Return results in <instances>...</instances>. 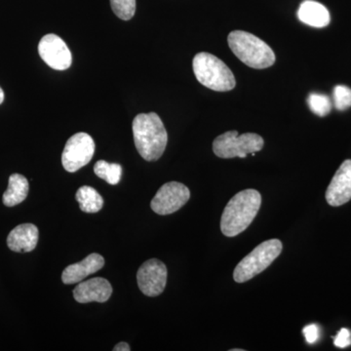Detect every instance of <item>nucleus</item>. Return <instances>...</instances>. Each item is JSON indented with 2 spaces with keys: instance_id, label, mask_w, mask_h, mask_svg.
<instances>
[{
  "instance_id": "nucleus-2",
  "label": "nucleus",
  "mask_w": 351,
  "mask_h": 351,
  "mask_svg": "<svg viewBox=\"0 0 351 351\" xmlns=\"http://www.w3.org/2000/svg\"><path fill=\"white\" fill-rule=\"evenodd\" d=\"M262 205V196L256 189H245L226 204L221 219V230L226 237H234L253 223Z\"/></svg>"
},
{
  "instance_id": "nucleus-12",
  "label": "nucleus",
  "mask_w": 351,
  "mask_h": 351,
  "mask_svg": "<svg viewBox=\"0 0 351 351\" xmlns=\"http://www.w3.org/2000/svg\"><path fill=\"white\" fill-rule=\"evenodd\" d=\"M112 294V285L103 277H96L80 283L73 290V297L75 301L80 304L106 302Z\"/></svg>"
},
{
  "instance_id": "nucleus-4",
  "label": "nucleus",
  "mask_w": 351,
  "mask_h": 351,
  "mask_svg": "<svg viewBox=\"0 0 351 351\" xmlns=\"http://www.w3.org/2000/svg\"><path fill=\"white\" fill-rule=\"evenodd\" d=\"M193 66L198 82L214 91H230L237 85L230 69L221 59L210 53L196 54L193 58Z\"/></svg>"
},
{
  "instance_id": "nucleus-24",
  "label": "nucleus",
  "mask_w": 351,
  "mask_h": 351,
  "mask_svg": "<svg viewBox=\"0 0 351 351\" xmlns=\"http://www.w3.org/2000/svg\"><path fill=\"white\" fill-rule=\"evenodd\" d=\"M130 346L127 343H119L113 348V351H130Z\"/></svg>"
},
{
  "instance_id": "nucleus-22",
  "label": "nucleus",
  "mask_w": 351,
  "mask_h": 351,
  "mask_svg": "<svg viewBox=\"0 0 351 351\" xmlns=\"http://www.w3.org/2000/svg\"><path fill=\"white\" fill-rule=\"evenodd\" d=\"M334 345L339 348H346L351 346V332L350 330L343 328L334 338Z\"/></svg>"
},
{
  "instance_id": "nucleus-7",
  "label": "nucleus",
  "mask_w": 351,
  "mask_h": 351,
  "mask_svg": "<svg viewBox=\"0 0 351 351\" xmlns=\"http://www.w3.org/2000/svg\"><path fill=\"white\" fill-rule=\"evenodd\" d=\"M95 143L87 133H76L71 136L64 145L62 163L64 169L75 173L82 169L93 158Z\"/></svg>"
},
{
  "instance_id": "nucleus-23",
  "label": "nucleus",
  "mask_w": 351,
  "mask_h": 351,
  "mask_svg": "<svg viewBox=\"0 0 351 351\" xmlns=\"http://www.w3.org/2000/svg\"><path fill=\"white\" fill-rule=\"evenodd\" d=\"M307 343H314L318 341L320 336L319 327L316 324L307 325L302 330Z\"/></svg>"
},
{
  "instance_id": "nucleus-10",
  "label": "nucleus",
  "mask_w": 351,
  "mask_h": 351,
  "mask_svg": "<svg viewBox=\"0 0 351 351\" xmlns=\"http://www.w3.org/2000/svg\"><path fill=\"white\" fill-rule=\"evenodd\" d=\"M41 59L50 68L66 71L71 66V53L66 43L57 34H46L38 44Z\"/></svg>"
},
{
  "instance_id": "nucleus-17",
  "label": "nucleus",
  "mask_w": 351,
  "mask_h": 351,
  "mask_svg": "<svg viewBox=\"0 0 351 351\" xmlns=\"http://www.w3.org/2000/svg\"><path fill=\"white\" fill-rule=\"evenodd\" d=\"M76 200L85 213L94 214L101 211L104 199L96 189L89 186H82L76 191Z\"/></svg>"
},
{
  "instance_id": "nucleus-11",
  "label": "nucleus",
  "mask_w": 351,
  "mask_h": 351,
  "mask_svg": "<svg viewBox=\"0 0 351 351\" xmlns=\"http://www.w3.org/2000/svg\"><path fill=\"white\" fill-rule=\"evenodd\" d=\"M351 199V160L348 159L332 177L326 191L328 204L339 207Z\"/></svg>"
},
{
  "instance_id": "nucleus-9",
  "label": "nucleus",
  "mask_w": 351,
  "mask_h": 351,
  "mask_svg": "<svg viewBox=\"0 0 351 351\" xmlns=\"http://www.w3.org/2000/svg\"><path fill=\"white\" fill-rule=\"evenodd\" d=\"M167 267L161 261L152 258L143 263L138 270V286L147 297L162 294L167 283Z\"/></svg>"
},
{
  "instance_id": "nucleus-8",
  "label": "nucleus",
  "mask_w": 351,
  "mask_h": 351,
  "mask_svg": "<svg viewBox=\"0 0 351 351\" xmlns=\"http://www.w3.org/2000/svg\"><path fill=\"white\" fill-rule=\"evenodd\" d=\"M189 197L191 191L184 184L169 182L158 189L152 200L151 207L156 214L165 216L179 211L188 203Z\"/></svg>"
},
{
  "instance_id": "nucleus-19",
  "label": "nucleus",
  "mask_w": 351,
  "mask_h": 351,
  "mask_svg": "<svg viewBox=\"0 0 351 351\" xmlns=\"http://www.w3.org/2000/svg\"><path fill=\"white\" fill-rule=\"evenodd\" d=\"M307 104L311 112L318 117H324L331 112V100L326 95L311 93L307 98Z\"/></svg>"
},
{
  "instance_id": "nucleus-21",
  "label": "nucleus",
  "mask_w": 351,
  "mask_h": 351,
  "mask_svg": "<svg viewBox=\"0 0 351 351\" xmlns=\"http://www.w3.org/2000/svg\"><path fill=\"white\" fill-rule=\"evenodd\" d=\"M334 105L338 110H348L351 107V89L345 85H338L334 89Z\"/></svg>"
},
{
  "instance_id": "nucleus-20",
  "label": "nucleus",
  "mask_w": 351,
  "mask_h": 351,
  "mask_svg": "<svg viewBox=\"0 0 351 351\" xmlns=\"http://www.w3.org/2000/svg\"><path fill=\"white\" fill-rule=\"evenodd\" d=\"M113 13L124 21L131 20L136 13V0H110Z\"/></svg>"
},
{
  "instance_id": "nucleus-18",
  "label": "nucleus",
  "mask_w": 351,
  "mask_h": 351,
  "mask_svg": "<svg viewBox=\"0 0 351 351\" xmlns=\"http://www.w3.org/2000/svg\"><path fill=\"white\" fill-rule=\"evenodd\" d=\"M95 174L110 184H117L121 180L122 167L117 163H108L105 160H99L94 166Z\"/></svg>"
},
{
  "instance_id": "nucleus-16",
  "label": "nucleus",
  "mask_w": 351,
  "mask_h": 351,
  "mask_svg": "<svg viewBox=\"0 0 351 351\" xmlns=\"http://www.w3.org/2000/svg\"><path fill=\"white\" fill-rule=\"evenodd\" d=\"M29 184L27 178L20 174H13L9 178L8 188L3 195V203L7 207L20 204L29 195Z\"/></svg>"
},
{
  "instance_id": "nucleus-3",
  "label": "nucleus",
  "mask_w": 351,
  "mask_h": 351,
  "mask_svg": "<svg viewBox=\"0 0 351 351\" xmlns=\"http://www.w3.org/2000/svg\"><path fill=\"white\" fill-rule=\"evenodd\" d=\"M228 43L233 54L252 69H267L276 63L274 50L250 32H232L228 34Z\"/></svg>"
},
{
  "instance_id": "nucleus-6",
  "label": "nucleus",
  "mask_w": 351,
  "mask_h": 351,
  "mask_svg": "<svg viewBox=\"0 0 351 351\" xmlns=\"http://www.w3.org/2000/svg\"><path fill=\"white\" fill-rule=\"evenodd\" d=\"M265 141L255 133L239 136L237 131H228L215 138L213 152L219 158H245L248 154L262 151Z\"/></svg>"
},
{
  "instance_id": "nucleus-1",
  "label": "nucleus",
  "mask_w": 351,
  "mask_h": 351,
  "mask_svg": "<svg viewBox=\"0 0 351 351\" xmlns=\"http://www.w3.org/2000/svg\"><path fill=\"white\" fill-rule=\"evenodd\" d=\"M134 142L140 156L147 161L162 156L168 142L167 131L156 112L140 113L132 124Z\"/></svg>"
},
{
  "instance_id": "nucleus-5",
  "label": "nucleus",
  "mask_w": 351,
  "mask_h": 351,
  "mask_svg": "<svg viewBox=\"0 0 351 351\" xmlns=\"http://www.w3.org/2000/svg\"><path fill=\"white\" fill-rule=\"evenodd\" d=\"M282 242L269 239L258 245L250 254L242 258L233 271V279L237 283L251 280L271 265L282 252Z\"/></svg>"
},
{
  "instance_id": "nucleus-14",
  "label": "nucleus",
  "mask_w": 351,
  "mask_h": 351,
  "mask_svg": "<svg viewBox=\"0 0 351 351\" xmlns=\"http://www.w3.org/2000/svg\"><path fill=\"white\" fill-rule=\"evenodd\" d=\"M38 226L32 223H23L16 226L7 237L9 249L17 253H29L36 249L38 242Z\"/></svg>"
},
{
  "instance_id": "nucleus-25",
  "label": "nucleus",
  "mask_w": 351,
  "mask_h": 351,
  "mask_svg": "<svg viewBox=\"0 0 351 351\" xmlns=\"http://www.w3.org/2000/svg\"><path fill=\"white\" fill-rule=\"evenodd\" d=\"M4 101V92L3 90L1 89V87H0V105H1L2 103H3Z\"/></svg>"
},
{
  "instance_id": "nucleus-13",
  "label": "nucleus",
  "mask_w": 351,
  "mask_h": 351,
  "mask_svg": "<svg viewBox=\"0 0 351 351\" xmlns=\"http://www.w3.org/2000/svg\"><path fill=\"white\" fill-rule=\"evenodd\" d=\"M105 258L100 254H90L88 257L78 263L69 265L62 274V281L66 285L82 282L85 277L91 276L95 272L103 269Z\"/></svg>"
},
{
  "instance_id": "nucleus-15",
  "label": "nucleus",
  "mask_w": 351,
  "mask_h": 351,
  "mask_svg": "<svg viewBox=\"0 0 351 351\" xmlns=\"http://www.w3.org/2000/svg\"><path fill=\"white\" fill-rule=\"evenodd\" d=\"M301 22L313 27H325L330 24L331 17L326 7L314 0H304L298 10Z\"/></svg>"
}]
</instances>
